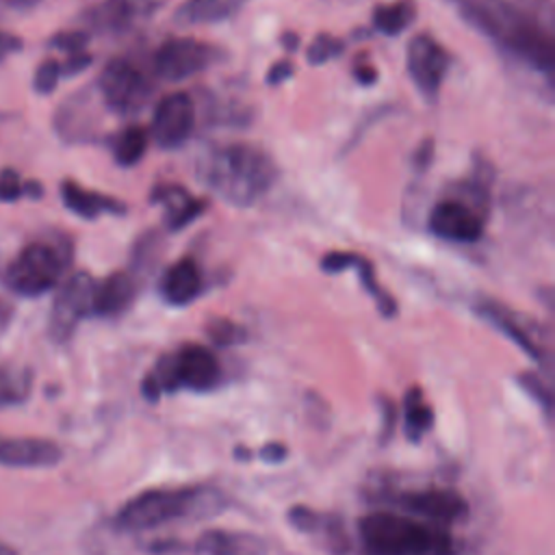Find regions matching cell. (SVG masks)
Wrapping results in <instances>:
<instances>
[{
	"label": "cell",
	"instance_id": "obj_1",
	"mask_svg": "<svg viewBox=\"0 0 555 555\" xmlns=\"http://www.w3.org/2000/svg\"><path fill=\"white\" fill-rule=\"evenodd\" d=\"M462 17L514 59L542 74H555V39L542 20L518 0H451Z\"/></svg>",
	"mask_w": 555,
	"mask_h": 555
},
{
	"label": "cell",
	"instance_id": "obj_2",
	"mask_svg": "<svg viewBox=\"0 0 555 555\" xmlns=\"http://www.w3.org/2000/svg\"><path fill=\"white\" fill-rule=\"evenodd\" d=\"M199 182L223 202L247 208L260 202L278 180L269 152L251 143H223L206 150L195 167Z\"/></svg>",
	"mask_w": 555,
	"mask_h": 555
},
{
	"label": "cell",
	"instance_id": "obj_3",
	"mask_svg": "<svg viewBox=\"0 0 555 555\" xmlns=\"http://www.w3.org/2000/svg\"><path fill=\"white\" fill-rule=\"evenodd\" d=\"M223 496L210 486L150 488L126 501L115 514V527L130 533L150 531L180 518H204L223 509Z\"/></svg>",
	"mask_w": 555,
	"mask_h": 555
},
{
	"label": "cell",
	"instance_id": "obj_4",
	"mask_svg": "<svg viewBox=\"0 0 555 555\" xmlns=\"http://www.w3.org/2000/svg\"><path fill=\"white\" fill-rule=\"evenodd\" d=\"M364 555H455L449 527L395 512H371L358 520Z\"/></svg>",
	"mask_w": 555,
	"mask_h": 555
},
{
	"label": "cell",
	"instance_id": "obj_5",
	"mask_svg": "<svg viewBox=\"0 0 555 555\" xmlns=\"http://www.w3.org/2000/svg\"><path fill=\"white\" fill-rule=\"evenodd\" d=\"M221 382V364L217 356L197 343L178 347L176 351L163 356L150 373L143 377L141 392L150 401H158L163 395L178 390L208 392Z\"/></svg>",
	"mask_w": 555,
	"mask_h": 555
},
{
	"label": "cell",
	"instance_id": "obj_6",
	"mask_svg": "<svg viewBox=\"0 0 555 555\" xmlns=\"http://www.w3.org/2000/svg\"><path fill=\"white\" fill-rule=\"evenodd\" d=\"M69 260V247L33 241L26 247H22V251L11 260L4 280L11 286V291L24 297H37L59 284L61 273Z\"/></svg>",
	"mask_w": 555,
	"mask_h": 555
},
{
	"label": "cell",
	"instance_id": "obj_7",
	"mask_svg": "<svg viewBox=\"0 0 555 555\" xmlns=\"http://www.w3.org/2000/svg\"><path fill=\"white\" fill-rule=\"evenodd\" d=\"M98 91L108 111L134 115L150 102L154 85L132 61L111 59L98 76Z\"/></svg>",
	"mask_w": 555,
	"mask_h": 555
},
{
	"label": "cell",
	"instance_id": "obj_8",
	"mask_svg": "<svg viewBox=\"0 0 555 555\" xmlns=\"http://www.w3.org/2000/svg\"><path fill=\"white\" fill-rule=\"evenodd\" d=\"M219 59V50L210 43L191 37H173L167 39L152 59V69L158 78L167 82L186 80L206 67H210Z\"/></svg>",
	"mask_w": 555,
	"mask_h": 555
},
{
	"label": "cell",
	"instance_id": "obj_9",
	"mask_svg": "<svg viewBox=\"0 0 555 555\" xmlns=\"http://www.w3.org/2000/svg\"><path fill=\"white\" fill-rule=\"evenodd\" d=\"M93 291H95V280L85 271L69 275L61 284V288L52 301L50 325H48L50 336L56 343H65L74 334L76 325L87 314H91Z\"/></svg>",
	"mask_w": 555,
	"mask_h": 555
},
{
	"label": "cell",
	"instance_id": "obj_10",
	"mask_svg": "<svg viewBox=\"0 0 555 555\" xmlns=\"http://www.w3.org/2000/svg\"><path fill=\"white\" fill-rule=\"evenodd\" d=\"M405 65H408V74H410L414 87L427 100H436V95L447 78L451 56L434 37L416 35L408 43Z\"/></svg>",
	"mask_w": 555,
	"mask_h": 555
},
{
	"label": "cell",
	"instance_id": "obj_11",
	"mask_svg": "<svg viewBox=\"0 0 555 555\" xmlns=\"http://www.w3.org/2000/svg\"><path fill=\"white\" fill-rule=\"evenodd\" d=\"M195 126V108L189 93L165 95L152 115L150 137L163 150H176L191 137Z\"/></svg>",
	"mask_w": 555,
	"mask_h": 555
},
{
	"label": "cell",
	"instance_id": "obj_12",
	"mask_svg": "<svg viewBox=\"0 0 555 555\" xmlns=\"http://www.w3.org/2000/svg\"><path fill=\"white\" fill-rule=\"evenodd\" d=\"M397 505L416 514L423 520L436 525H451L462 520L468 514L466 499L451 488H423V490H405L395 496Z\"/></svg>",
	"mask_w": 555,
	"mask_h": 555
},
{
	"label": "cell",
	"instance_id": "obj_13",
	"mask_svg": "<svg viewBox=\"0 0 555 555\" xmlns=\"http://www.w3.org/2000/svg\"><path fill=\"white\" fill-rule=\"evenodd\" d=\"M427 225L431 234L453 243H475L483 234V217L462 199L438 202L427 217Z\"/></svg>",
	"mask_w": 555,
	"mask_h": 555
},
{
	"label": "cell",
	"instance_id": "obj_14",
	"mask_svg": "<svg viewBox=\"0 0 555 555\" xmlns=\"http://www.w3.org/2000/svg\"><path fill=\"white\" fill-rule=\"evenodd\" d=\"M288 522L304 535H310L323 551L332 555H345L349 551V535L343 518L330 512H317L306 505L288 509Z\"/></svg>",
	"mask_w": 555,
	"mask_h": 555
},
{
	"label": "cell",
	"instance_id": "obj_15",
	"mask_svg": "<svg viewBox=\"0 0 555 555\" xmlns=\"http://www.w3.org/2000/svg\"><path fill=\"white\" fill-rule=\"evenodd\" d=\"M63 457L54 440L37 436H0V464L20 468L54 466Z\"/></svg>",
	"mask_w": 555,
	"mask_h": 555
},
{
	"label": "cell",
	"instance_id": "obj_16",
	"mask_svg": "<svg viewBox=\"0 0 555 555\" xmlns=\"http://www.w3.org/2000/svg\"><path fill=\"white\" fill-rule=\"evenodd\" d=\"M156 4L158 0H102L85 11V22L98 33H121L152 15Z\"/></svg>",
	"mask_w": 555,
	"mask_h": 555
},
{
	"label": "cell",
	"instance_id": "obj_17",
	"mask_svg": "<svg viewBox=\"0 0 555 555\" xmlns=\"http://www.w3.org/2000/svg\"><path fill=\"white\" fill-rule=\"evenodd\" d=\"M321 269L325 273H340V271H347V269H356L358 278L362 282V288L373 297V301L377 304L379 314H384V317H395L397 314L395 297L375 280L373 264L364 256L353 254V251H330V254L323 256Z\"/></svg>",
	"mask_w": 555,
	"mask_h": 555
},
{
	"label": "cell",
	"instance_id": "obj_18",
	"mask_svg": "<svg viewBox=\"0 0 555 555\" xmlns=\"http://www.w3.org/2000/svg\"><path fill=\"white\" fill-rule=\"evenodd\" d=\"M197 555H269L267 542L251 531L206 529L193 544Z\"/></svg>",
	"mask_w": 555,
	"mask_h": 555
},
{
	"label": "cell",
	"instance_id": "obj_19",
	"mask_svg": "<svg viewBox=\"0 0 555 555\" xmlns=\"http://www.w3.org/2000/svg\"><path fill=\"white\" fill-rule=\"evenodd\" d=\"M477 312L492 323L499 332H503L509 340H514L527 356H531L538 362H546V349L540 345L538 338H533V334L529 332V327L525 325V321H520V314L512 312L509 308L483 299L477 304Z\"/></svg>",
	"mask_w": 555,
	"mask_h": 555
},
{
	"label": "cell",
	"instance_id": "obj_20",
	"mask_svg": "<svg viewBox=\"0 0 555 555\" xmlns=\"http://www.w3.org/2000/svg\"><path fill=\"white\" fill-rule=\"evenodd\" d=\"M139 291V282L134 273L115 271L106 275L102 282H95L91 314L95 317H117L130 308Z\"/></svg>",
	"mask_w": 555,
	"mask_h": 555
},
{
	"label": "cell",
	"instance_id": "obj_21",
	"mask_svg": "<svg viewBox=\"0 0 555 555\" xmlns=\"http://www.w3.org/2000/svg\"><path fill=\"white\" fill-rule=\"evenodd\" d=\"M204 288L199 267L193 258H180L160 278V295L171 306L191 304Z\"/></svg>",
	"mask_w": 555,
	"mask_h": 555
},
{
	"label": "cell",
	"instance_id": "obj_22",
	"mask_svg": "<svg viewBox=\"0 0 555 555\" xmlns=\"http://www.w3.org/2000/svg\"><path fill=\"white\" fill-rule=\"evenodd\" d=\"M152 202H160L165 206L169 230H182L184 225L195 221L206 208V202H202L197 197H191L178 184H158V186H154Z\"/></svg>",
	"mask_w": 555,
	"mask_h": 555
},
{
	"label": "cell",
	"instance_id": "obj_23",
	"mask_svg": "<svg viewBox=\"0 0 555 555\" xmlns=\"http://www.w3.org/2000/svg\"><path fill=\"white\" fill-rule=\"evenodd\" d=\"M61 197H63V204L82 219H95L102 212H111V215L126 212V206L119 199L82 189L74 180H65L61 184Z\"/></svg>",
	"mask_w": 555,
	"mask_h": 555
},
{
	"label": "cell",
	"instance_id": "obj_24",
	"mask_svg": "<svg viewBox=\"0 0 555 555\" xmlns=\"http://www.w3.org/2000/svg\"><path fill=\"white\" fill-rule=\"evenodd\" d=\"M247 0H186L180 4L176 20L180 24H215L232 17Z\"/></svg>",
	"mask_w": 555,
	"mask_h": 555
},
{
	"label": "cell",
	"instance_id": "obj_25",
	"mask_svg": "<svg viewBox=\"0 0 555 555\" xmlns=\"http://www.w3.org/2000/svg\"><path fill=\"white\" fill-rule=\"evenodd\" d=\"M434 425V410L425 401L423 390L412 386L403 397V431L408 440L418 442Z\"/></svg>",
	"mask_w": 555,
	"mask_h": 555
},
{
	"label": "cell",
	"instance_id": "obj_26",
	"mask_svg": "<svg viewBox=\"0 0 555 555\" xmlns=\"http://www.w3.org/2000/svg\"><path fill=\"white\" fill-rule=\"evenodd\" d=\"M416 17V7L412 0H395L390 4H379L373 11V26L388 35L395 37L399 33H403L412 20Z\"/></svg>",
	"mask_w": 555,
	"mask_h": 555
},
{
	"label": "cell",
	"instance_id": "obj_27",
	"mask_svg": "<svg viewBox=\"0 0 555 555\" xmlns=\"http://www.w3.org/2000/svg\"><path fill=\"white\" fill-rule=\"evenodd\" d=\"M147 141H150V134L145 128L141 126H128L126 130H121L115 141H113V156H115V163L121 165V167H132L137 165L145 150H147Z\"/></svg>",
	"mask_w": 555,
	"mask_h": 555
},
{
	"label": "cell",
	"instance_id": "obj_28",
	"mask_svg": "<svg viewBox=\"0 0 555 555\" xmlns=\"http://www.w3.org/2000/svg\"><path fill=\"white\" fill-rule=\"evenodd\" d=\"M28 377L24 373H15L0 366V408L15 405L28 395Z\"/></svg>",
	"mask_w": 555,
	"mask_h": 555
},
{
	"label": "cell",
	"instance_id": "obj_29",
	"mask_svg": "<svg viewBox=\"0 0 555 555\" xmlns=\"http://www.w3.org/2000/svg\"><path fill=\"white\" fill-rule=\"evenodd\" d=\"M345 50V41L330 35V33H321L312 39L306 56H308V63L310 65H323L332 59H336L340 52Z\"/></svg>",
	"mask_w": 555,
	"mask_h": 555
},
{
	"label": "cell",
	"instance_id": "obj_30",
	"mask_svg": "<svg viewBox=\"0 0 555 555\" xmlns=\"http://www.w3.org/2000/svg\"><path fill=\"white\" fill-rule=\"evenodd\" d=\"M206 332L210 336V340L215 345H221V347H230V345H236L245 338V332L243 327H238L236 323H232L230 319H212L208 325H206Z\"/></svg>",
	"mask_w": 555,
	"mask_h": 555
},
{
	"label": "cell",
	"instance_id": "obj_31",
	"mask_svg": "<svg viewBox=\"0 0 555 555\" xmlns=\"http://www.w3.org/2000/svg\"><path fill=\"white\" fill-rule=\"evenodd\" d=\"M61 63L56 59H46L39 63V67L35 69V78H33V87L37 93L48 95L56 89L59 80H61Z\"/></svg>",
	"mask_w": 555,
	"mask_h": 555
},
{
	"label": "cell",
	"instance_id": "obj_32",
	"mask_svg": "<svg viewBox=\"0 0 555 555\" xmlns=\"http://www.w3.org/2000/svg\"><path fill=\"white\" fill-rule=\"evenodd\" d=\"M518 384L527 390V395H529L531 399H535V401L544 408V414L551 416L553 399H551L548 386H546L535 373H520V375H518Z\"/></svg>",
	"mask_w": 555,
	"mask_h": 555
},
{
	"label": "cell",
	"instance_id": "obj_33",
	"mask_svg": "<svg viewBox=\"0 0 555 555\" xmlns=\"http://www.w3.org/2000/svg\"><path fill=\"white\" fill-rule=\"evenodd\" d=\"M89 41V35L85 30H65L52 37L50 46L67 52V54H76V52H85V46Z\"/></svg>",
	"mask_w": 555,
	"mask_h": 555
},
{
	"label": "cell",
	"instance_id": "obj_34",
	"mask_svg": "<svg viewBox=\"0 0 555 555\" xmlns=\"http://www.w3.org/2000/svg\"><path fill=\"white\" fill-rule=\"evenodd\" d=\"M20 195H24V184L13 169L0 171V202H15Z\"/></svg>",
	"mask_w": 555,
	"mask_h": 555
},
{
	"label": "cell",
	"instance_id": "obj_35",
	"mask_svg": "<svg viewBox=\"0 0 555 555\" xmlns=\"http://www.w3.org/2000/svg\"><path fill=\"white\" fill-rule=\"evenodd\" d=\"M89 65H91V54H87V52H76V54H69V56L61 63V74L74 76V74H80L82 69H87Z\"/></svg>",
	"mask_w": 555,
	"mask_h": 555
},
{
	"label": "cell",
	"instance_id": "obj_36",
	"mask_svg": "<svg viewBox=\"0 0 555 555\" xmlns=\"http://www.w3.org/2000/svg\"><path fill=\"white\" fill-rule=\"evenodd\" d=\"M293 72H295V67H293V63L291 61H275L273 65H271V69H269V74H267V82L269 85H282V82H286L291 76H293Z\"/></svg>",
	"mask_w": 555,
	"mask_h": 555
},
{
	"label": "cell",
	"instance_id": "obj_37",
	"mask_svg": "<svg viewBox=\"0 0 555 555\" xmlns=\"http://www.w3.org/2000/svg\"><path fill=\"white\" fill-rule=\"evenodd\" d=\"M431 160H434V141L425 139L414 152V169L425 171L431 165Z\"/></svg>",
	"mask_w": 555,
	"mask_h": 555
},
{
	"label": "cell",
	"instance_id": "obj_38",
	"mask_svg": "<svg viewBox=\"0 0 555 555\" xmlns=\"http://www.w3.org/2000/svg\"><path fill=\"white\" fill-rule=\"evenodd\" d=\"M286 455H288V451H286V447L280 444V442H269V444L260 447V451H258V457L264 460V462H269V464L282 462Z\"/></svg>",
	"mask_w": 555,
	"mask_h": 555
},
{
	"label": "cell",
	"instance_id": "obj_39",
	"mask_svg": "<svg viewBox=\"0 0 555 555\" xmlns=\"http://www.w3.org/2000/svg\"><path fill=\"white\" fill-rule=\"evenodd\" d=\"M353 76L360 85H373L377 80V69L371 65V63H364V61H358L356 67H353Z\"/></svg>",
	"mask_w": 555,
	"mask_h": 555
},
{
	"label": "cell",
	"instance_id": "obj_40",
	"mask_svg": "<svg viewBox=\"0 0 555 555\" xmlns=\"http://www.w3.org/2000/svg\"><path fill=\"white\" fill-rule=\"evenodd\" d=\"M0 48L4 52H11V50H20L22 48V41L9 33H0Z\"/></svg>",
	"mask_w": 555,
	"mask_h": 555
},
{
	"label": "cell",
	"instance_id": "obj_41",
	"mask_svg": "<svg viewBox=\"0 0 555 555\" xmlns=\"http://www.w3.org/2000/svg\"><path fill=\"white\" fill-rule=\"evenodd\" d=\"M282 41H284V46H286L288 50H295V48H297V41H299V39H297V35H293V33H286V35L282 37Z\"/></svg>",
	"mask_w": 555,
	"mask_h": 555
},
{
	"label": "cell",
	"instance_id": "obj_42",
	"mask_svg": "<svg viewBox=\"0 0 555 555\" xmlns=\"http://www.w3.org/2000/svg\"><path fill=\"white\" fill-rule=\"evenodd\" d=\"M13 7H17V9H30V7H35L39 0H9Z\"/></svg>",
	"mask_w": 555,
	"mask_h": 555
},
{
	"label": "cell",
	"instance_id": "obj_43",
	"mask_svg": "<svg viewBox=\"0 0 555 555\" xmlns=\"http://www.w3.org/2000/svg\"><path fill=\"white\" fill-rule=\"evenodd\" d=\"M0 555H20L13 546H9V544H4V542H0Z\"/></svg>",
	"mask_w": 555,
	"mask_h": 555
}]
</instances>
